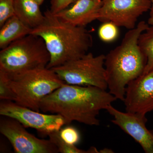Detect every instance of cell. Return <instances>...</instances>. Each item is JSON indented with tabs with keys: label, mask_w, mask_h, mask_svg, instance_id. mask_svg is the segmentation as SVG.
Returning a JSON list of instances; mask_svg holds the SVG:
<instances>
[{
	"label": "cell",
	"mask_w": 153,
	"mask_h": 153,
	"mask_svg": "<svg viewBox=\"0 0 153 153\" xmlns=\"http://www.w3.org/2000/svg\"><path fill=\"white\" fill-rule=\"evenodd\" d=\"M0 99L1 100L15 101V94L4 77L0 76Z\"/></svg>",
	"instance_id": "cell-20"
},
{
	"label": "cell",
	"mask_w": 153,
	"mask_h": 153,
	"mask_svg": "<svg viewBox=\"0 0 153 153\" xmlns=\"http://www.w3.org/2000/svg\"><path fill=\"white\" fill-rule=\"evenodd\" d=\"M32 30L14 15L1 27L0 48L4 49L12 42L31 34Z\"/></svg>",
	"instance_id": "cell-14"
},
{
	"label": "cell",
	"mask_w": 153,
	"mask_h": 153,
	"mask_svg": "<svg viewBox=\"0 0 153 153\" xmlns=\"http://www.w3.org/2000/svg\"><path fill=\"white\" fill-rule=\"evenodd\" d=\"M151 6L150 0H102L97 20L131 30L137 26L138 18L149 10Z\"/></svg>",
	"instance_id": "cell-8"
},
{
	"label": "cell",
	"mask_w": 153,
	"mask_h": 153,
	"mask_svg": "<svg viewBox=\"0 0 153 153\" xmlns=\"http://www.w3.org/2000/svg\"><path fill=\"white\" fill-rule=\"evenodd\" d=\"M99 153H114L111 149H108V148H105V149H102L101 150L99 151Z\"/></svg>",
	"instance_id": "cell-23"
},
{
	"label": "cell",
	"mask_w": 153,
	"mask_h": 153,
	"mask_svg": "<svg viewBox=\"0 0 153 153\" xmlns=\"http://www.w3.org/2000/svg\"><path fill=\"white\" fill-rule=\"evenodd\" d=\"M60 131L53 132L48 134L49 140L57 147L59 152L62 153H98L95 147H91L88 150L80 149L75 145L68 144L65 142L60 135Z\"/></svg>",
	"instance_id": "cell-16"
},
{
	"label": "cell",
	"mask_w": 153,
	"mask_h": 153,
	"mask_svg": "<svg viewBox=\"0 0 153 153\" xmlns=\"http://www.w3.org/2000/svg\"><path fill=\"white\" fill-rule=\"evenodd\" d=\"M0 121V132L11 143L17 153H57V147L50 140L40 139L26 130L18 121L4 117Z\"/></svg>",
	"instance_id": "cell-9"
},
{
	"label": "cell",
	"mask_w": 153,
	"mask_h": 153,
	"mask_svg": "<svg viewBox=\"0 0 153 153\" xmlns=\"http://www.w3.org/2000/svg\"><path fill=\"white\" fill-rule=\"evenodd\" d=\"M105 55L88 52L82 57L52 69L60 79L70 85L91 86L108 89Z\"/></svg>",
	"instance_id": "cell-6"
},
{
	"label": "cell",
	"mask_w": 153,
	"mask_h": 153,
	"mask_svg": "<svg viewBox=\"0 0 153 153\" xmlns=\"http://www.w3.org/2000/svg\"><path fill=\"white\" fill-rule=\"evenodd\" d=\"M117 100L109 91L91 86L65 83L42 100L40 110L62 116L66 125L76 121L87 125H100L97 116Z\"/></svg>",
	"instance_id": "cell-1"
},
{
	"label": "cell",
	"mask_w": 153,
	"mask_h": 153,
	"mask_svg": "<svg viewBox=\"0 0 153 153\" xmlns=\"http://www.w3.org/2000/svg\"><path fill=\"white\" fill-rule=\"evenodd\" d=\"M151 6L150 9L149 16L148 20V24L149 26L153 25V0H150Z\"/></svg>",
	"instance_id": "cell-22"
},
{
	"label": "cell",
	"mask_w": 153,
	"mask_h": 153,
	"mask_svg": "<svg viewBox=\"0 0 153 153\" xmlns=\"http://www.w3.org/2000/svg\"><path fill=\"white\" fill-rule=\"evenodd\" d=\"M0 115L14 119L25 128L35 129L46 135L59 131L66 125L64 118L60 115L41 113L13 101L2 100L0 104Z\"/></svg>",
	"instance_id": "cell-7"
},
{
	"label": "cell",
	"mask_w": 153,
	"mask_h": 153,
	"mask_svg": "<svg viewBox=\"0 0 153 153\" xmlns=\"http://www.w3.org/2000/svg\"><path fill=\"white\" fill-rule=\"evenodd\" d=\"M44 15V22L33 29L31 34L40 36L45 42L50 56L47 68L61 66L88 52L93 40L85 27L64 22L50 10Z\"/></svg>",
	"instance_id": "cell-2"
},
{
	"label": "cell",
	"mask_w": 153,
	"mask_h": 153,
	"mask_svg": "<svg viewBox=\"0 0 153 153\" xmlns=\"http://www.w3.org/2000/svg\"><path fill=\"white\" fill-rule=\"evenodd\" d=\"M106 110L114 117L113 123L118 126L138 143L146 153H153V131L146 126V116L122 112L111 105Z\"/></svg>",
	"instance_id": "cell-10"
},
{
	"label": "cell",
	"mask_w": 153,
	"mask_h": 153,
	"mask_svg": "<svg viewBox=\"0 0 153 153\" xmlns=\"http://www.w3.org/2000/svg\"><path fill=\"white\" fill-rule=\"evenodd\" d=\"M126 111L146 116L153 111V70L127 86L123 100Z\"/></svg>",
	"instance_id": "cell-11"
},
{
	"label": "cell",
	"mask_w": 153,
	"mask_h": 153,
	"mask_svg": "<svg viewBox=\"0 0 153 153\" xmlns=\"http://www.w3.org/2000/svg\"><path fill=\"white\" fill-rule=\"evenodd\" d=\"M102 0H77L71 7L55 14L64 22L85 27L98 19Z\"/></svg>",
	"instance_id": "cell-12"
},
{
	"label": "cell",
	"mask_w": 153,
	"mask_h": 153,
	"mask_svg": "<svg viewBox=\"0 0 153 153\" xmlns=\"http://www.w3.org/2000/svg\"><path fill=\"white\" fill-rule=\"evenodd\" d=\"M118 27L111 22H105L100 27L98 36L104 42L110 43L115 41L119 36Z\"/></svg>",
	"instance_id": "cell-17"
},
{
	"label": "cell",
	"mask_w": 153,
	"mask_h": 153,
	"mask_svg": "<svg viewBox=\"0 0 153 153\" xmlns=\"http://www.w3.org/2000/svg\"><path fill=\"white\" fill-rule=\"evenodd\" d=\"M40 6L35 0H15V15L26 26L34 29L45 19Z\"/></svg>",
	"instance_id": "cell-13"
},
{
	"label": "cell",
	"mask_w": 153,
	"mask_h": 153,
	"mask_svg": "<svg viewBox=\"0 0 153 153\" xmlns=\"http://www.w3.org/2000/svg\"><path fill=\"white\" fill-rule=\"evenodd\" d=\"M60 133L62 139L68 144L75 145L80 140L79 132L73 127L67 126L61 129Z\"/></svg>",
	"instance_id": "cell-19"
},
{
	"label": "cell",
	"mask_w": 153,
	"mask_h": 153,
	"mask_svg": "<svg viewBox=\"0 0 153 153\" xmlns=\"http://www.w3.org/2000/svg\"><path fill=\"white\" fill-rule=\"evenodd\" d=\"M140 49L146 59L143 74L153 70V25L149 27L140 36L138 41Z\"/></svg>",
	"instance_id": "cell-15"
},
{
	"label": "cell",
	"mask_w": 153,
	"mask_h": 153,
	"mask_svg": "<svg viewBox=\"0 0 153 153\" xmlns=\"http://www.w3.org/2000/svg\"><path fill=\"white\" fill-rule=\"evenodd\" d=\"M15 15V0H0V27Z\"/></svg>",
	"instance_id": "cell-18"
},
{
	"label": "cell",
	"mask_w": 153,
	"mask_h": 153,
	"mask_svg": "<svg viewBox=\"0 0 153 153\" xmlns=\"http://www.w3.org/2000/svg\"><path fill=\"white\" fill-rule=\"evenodd\" d=\"M50 56L40 36L30 34L14 41L0 52V72L15 75L47 67Z\"/></svg>",
	"instance_id": "cell-5"
},
{
	"label": "cell",
	"mask_w": 153,
	"mask_h": 153,
	"mask_svg": "<svg viewBox=\"0 0 153 153\" xmlns=\"http://www.w3.org/2000/svg\"><path fill=\"white\" fill-rule=\"evenodd\" d=\"M40 5H41L45 0H35Z\"/></svg>",
	"instance_id": "cell-24"
},
{
	"label": "cell",
	"mask_w": 153,
	"mask_h": 153,
	"mask_svg": "<svg viewBox=\"0 0 153 153\" xmlns=\"http://www.w3.org/2000/svg\"><path fill=\"white\" fill-rule=\"evenodd\" d=\"M77 0H51L50 10L54 14H56L64 9L67 8L72 4L76 2Z\"/></svg>",
	"instance_id": "cell-21"
},
{
	"label": "cell",
	"mask_w": 153,
	"mask_h": 153,
	"mask_svg": "<svg viewBox=\"0 0 153 153\" xmlns=\"http://www.w3.org/2000/svg\"><path fill=\"white\" fill-rule=\"evenodd\" d=\"M149 25L145 21L128 31L121 43L105 55L108 89L117 100L123 101L127 86L142 75L146 59L139 45V39Z\"/></svg>",
	"instance_id": "cell-3"
},
{
	"label": "cell",
	"mask_w": 153,
	"mask_h": 153,
	"mask_svg": "<svg viewBox=\"0 0 153 153\" xmlns=\"http://www.w3.org/2000/svg\"><path fill=\"white\" fill-rule=\"evenodd\" d=\"M15 94L14 102L39 111L41 101L66 82L52 69L38 68L8 76L0 72Z\"/></svg>",
	"instance_id": "cell-4"
}]
</instances>
